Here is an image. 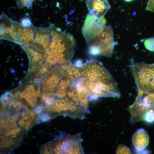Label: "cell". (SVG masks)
<instances>
[{
  "label": "cell",
  "mask_w": 154,
  "mask_h": 154,
  "mask_svg": "<svg viewBox=\"0 0 154 154\" xmlns=\"http://www.w3.org/2000/svg\"><path fill=\"white\" fill-rule=\"evenodd\" d=\"M49 43L45 62L53 67L71 62L74 54L75 40L70 33L51 24Z\"/></svg>",
  "instance_id": "cell-1"
},
{
  "label": "cell",
  "mask_w": 154,
  "mask_h": 154,
  "mask_svg": "<svg viewBox=\"0 0 154 154\" xmlns=\"http://www.w3.org/2000/svg\"><path fill=\"white\" fill-rule=\"evenodd\" d=\"M0 62L1 87L15 89L27 78L30 67L28 55L25 57L9 56L2 58Z\"/></svg>",
  "instance_id": "cell-2"
},
{
  "label": "cell",
  "mask_w": 154,
  "mask_h": 154,
  "mask_svg": "<svg viewBox=\"0 0 154 154\" xmlns=\"http://www.w3.org/2000/svg\"><path fill=\"white\" fill-rule=\"evenodd\" d=\"M115 42L112 27L108 25L88 45L89 53L93 55L111 57Z\"/></svg>",
  "instance_id": "cell-3"
},
{
  "label": "cell",
  "mask_w": 154,
  "mask_h": 154,
  "mask_svg": "<svg viewBox=\"0 0 154 154\" xmlns=\"http://www.w3.org/2000/svg\"><path fill=\"white\" fill-rule=\"evenodd\" d=\"M80 134L60 137L48 144L51 153L83 154Z\"/></svg>",
  "instance_id": "cell-4"
},
{
  "label": "cell",
  "mask_w": 154,
  "mask_h": 154,
  "mask_svg": "<svg viewBox=\"0 0 154 154\" xmlns=\"http://www.w3.org/2000/svg\"><path fill=\"white\" fill-rule=\"evenodd\" d=\"M131 68L138 89L144 91L154 79V64L136 63L133 64Z\"/></svg>",
  "instance_id": "cell-5"
},
{
  "label": "cell",
  "mask_w": 154,
  "mask_h": 154,
  "mask_svg": "<svg viewBox=\"0 0 154 154\" xmlns=\"http://www.w3.org/2000/svg\"><path fill=\"white\" fill-rule=\"evenodd\" d=\"M106 23L104 17L99 18L88 13L82 29V32L88 45L102 31Z\"/></svg>",
  "instance_id": "cell-6"
},
{
  "label": "cell",
  "mask_w": 154,
  "mask_h": 154,
  "mask_svg": "<svg viewBox=\"0 0 154 154\" xmlns=\"http://www.w3.org/2000/svg\"><path fill=\"white\" fill-rule=\"evenodd\" d=\"M50 112L53 116L62 114L81 119L85 117L86 112L81 107L69 103L64 98L56 99Z\"/></svg>",
  "instance_id": "cell-7"
},
{
  "label": "cell",
  "mask_w": 154,
  "mask_h": 154,
  "mask_svg": "<svg viewBox=\"0 0 154 154\" xmlns=\"http://www.w3.org/2000/svg\"><path fill=\"white\" fill-rule=\"evenodd\" d=\"M63 75L60 65L54 66L41 82L42 93L55 92Z\"/></svg>",
  "instance_id": "cell-8"
},
{
  "label": "cell",
  "mask_w": 154,
  "mask_h": 154,
  "mask_svg": "<svg viewBox=\"0 0 154 154\" xmlns=\"http://www.w3.org/2000/svg\"><path fill=\"white\" fill-rule=\"evenodd\" d=\"M22 46L29 58L30 67L29 73L45 62L47 56L46 51L39 50L32 45Z\"/></svg>",
  "instance_id": "cell-9"
},
{
  "label": "cell",
  "mask_w": 154,
  "mask_h": 154,
  "mask_svg": "<svg viewBox=\"0 0 154 154\" xmlns=\"http://www.w3.org/2000/svg\"><path fill=\"white\" fill-rule=\"evenodd\" d=\"M78 93L80 101V106L87 113L90 112L88 106L90 91L86 85L83 77L81 76L77 79L71 81Z\"/></svg>",
  "instance_id": "cell-10"
},
{
  "label": "cell",
  "mask_w": 154,
  "mask_h": 154,
  "mask_svg": "<svg viewBox=\"0 0 154 154\" xmlns=\"http://www.w3.org/2000/svg\"><path fill=\"white\" fill-rule=\"evenodd\" d=\"M86 3L89 13L99 18L104 17L111 8L107 0H86Z\"/></svg>",
  "instance_id": "cell-11"
},
{
  "label": "cell",
  "mask_w": 154,
  "mask_h": 154,
  "mask_svg": "<svg viewBox=\"0 0 154 154\" xmlns=\"http://www.w3.org/2000/svg\"><path fill=\"white\" fill-rule=\"evenodd\" d=\"M81 61H78L74 64L71 62L61 65L63 74L67 76L71 81L75 80L81 76Z\"/></svg>",
  "instance_id": "cell-12"
},
{
  "label": "cell",
  "mask_w": 154,
  "mask_h": 154,
  "mask_svg": "<svg viewBox=\"0 0 154 154\" xmlns=\"http://www.w3.org/2000/svg\"><path fill=\"white\" fill-rule=\"evenodd\" d=\"M132 141L136 150L138 151H141L148 145L149 142L148 134L144 129H138L133 135Z\"/></svg>",
  "instance_id": "cell-13"
},
{
  "label": "cell",
  "mask_w": 154,
  "mask_h": 154,
  "mask_svg": "<svg viewBox=\"0 0 154 154\" xmlns=\"http://www.w3.org/2000/svg\"><path fill=\"white\" fill-rule=\"evenodd\" d=\"M71 82L70 78L63 74L58 88L54 92L56 99L65 98Z\"/></svg>",
  "instance_id": "cell-14"
},
{
  "label": "cell",
  "mask_w": 154,
  "mask_h": 154,
  "mask_svg": "<svg viewBox=\"0 0 154 154\" xmlns=\"http://www.w3.org/2000/svg\"><path fill=\"white\" fill-rule=\"evenodd\" d=\"M64 98L69 103L75 106H80V101L77 92L71 82Z\"/></svg>",
  "instance_id": "cell-15"
},
{
  "label": "cell",
  "mask_w": 154,
  "mask_h": 154,
  "mask_svg": "<svg viewBox=\"0 0 154 154\" xmlns=\"http://www.w3.org/2000/svg\"><path fill=\"white\" fill-rule=\"evenodd\" d=\"M56 99L54 92L42 93L41 96L42 105L46 110L48 111Z\"/></svg>",
  "instance_id": "cell-16"
},
{
  "label": "cell",
  "mask_w": 154,
  "mask_h": 154,
  "mask_svg": "<svg viewBox=\"0 0 154 154\" xmlns=\"http://www.w3.org/2000/svg\"><path fill=\"white\" fill-rule=\"evenodd\" d=\"M141 121L149 123L154 122V105L149 107L141 116L137 121Z\"/></svg>",
  "instance_id": "cell-17"
},
{
  "label": "cell",
  "mask_w": 154,
  "mask_h": 154,
  "mask_svg": "<svg viewBox=\"0 0 154 154\" xmlns=\"http://www.w3.org/2000/svg\"><path fill=\"white\" fill-rule=\"evenodd\" d=\"M144 44L147 49L154 52V38H149L145 39L144 41Z\"/></svg>",
  "instance_id": "cell-18"
},
{
  "label": "cell",
  "mask_w": 154,
  "mask_h": 154,
  "mask_svg": "<svg viewBox=\"0 0 154 154\" xmlns=\"http://www.w3.org/2000/svg\"><path fill=\"white\" fill-rule=\"evenodd\" d=\"M116 154H131V152L129 148L127 146L121 144L119 145L117 148Z\"/></svg>",
  "instance_id": "cell-19"
},
{
  "label": "cell",
  "mask_w": 154,
  "mask_h": 154,
  "mask_svg": "<svg viewBox=\"0 0 154 154\" xmlns=\"http://www.w3.org/2000/svg\"><path fill=\"white\" fill-rule=\"evenodd\" d=\"M34 0H16L17 5L19 9H22L31 4Z\"/></svg>",
  "instance_id": "cell-20"
},
{
  "label": "cell",
  "mask_w": 154,
  "mask_h": 154,
  "mask_svg": "<svg viewBox=\"0 0 154 154\" xmlns=\"http://www.w3.org/2000/svg\"><path fill=\"white\" fill-rule=\"evenodd\" d=\"M145 10L154 12V0H148Z\"/></svg>",
  "instance_id": "cell-21"
},
{
  "label": "cell",
  "mask_w": 154,
  "mask_h": 154,
  "mask_svg": "<svg viewBox=\"0 0 154 154\" xmlns=\"http://www.w3.org/2000/svg\"><path fill=\"white\" fill-rule=\"evenodd\" d=\"M39 117L42 121L43 122L48 121L51 118V116L47 113H44L40 114Z\"/></svg>",
  "instance_id": "cell-22"
},
{
  "label": "cell",
  "mask_w": 154,
  "mask_h": 154,
  "mask_svg": "<svg viewBox=\"0 0 154 154\" xmlns=\"http://www.w3.org/2000/svg\"><path fill=\"white\" fill-rule=\"evenodd\" d=\"M22 25L25 27H29L31 26L32 23L30 19L28 18H24L21 20Z\"/></svg>",
  "instance_id": "cell-23"
},
{
  "label": "cell",
  "mask_w": 154,
  "mask_h": 154,
  "mask_svg": "<svg viewBox=\"0 0 154 154\" xmlns=\"http://www.w3.org/2000/svg\"><path fill=\"white\" fill-rule=\"evenodd\" d=\"M1 141V148L6 149L10 147L8 141L6 139L3 138V140Z\"/></svg>",
  "instance_id": "cell-24"
},
{
  "label": "cell",
  "mask_w": 154,
  "mask_h": 154,
  "mask_svg": "<svg viewBox=\"0 0 154 154\" xmlns=\"http://www.w3.org/2000/svg\"><path fill=\"white\" fill-rule=\"evenodd\" d=\"M44 108L42 105H38L35 108V112L37 114H38L42 112Z\"/></svg>",
  "instance_id": "cell-25"
},
{
  "label": "cell",
  "mask_w": 154,
  "mask_h": 154,
  "mask_svg": "<svg viewBox=\"0 0 154 154\" xmlns=\"http://www.w3.org/2000/svg\"><path fill=\"white\" fill-rule=\"evenodd\" d=\"M21 131L20 128L16 127L12 130L11 132L14 135H17Z\"/></svg>",
  "instance_id": "cell-26"
},
{
  "label": "cell",
  "mask_w": 154,
  "mask_h": 154,
  "mask_svg": "<svg viewBox=\"0 0 154 154\" xmlns=\"http://www.w3.org/2000/svg\"><path fill=\"white\" fill-rule=\"evenodd\" d=\"M23 121L25 125L28 124L31 122V120L29 116H25L23 119Z\"/></svg>",
  "instance_id": "cell-27"
},
{
  "label": "cell",
  "mask_w": 154,
  "mask_h": 154,
  "mask_svg": "<svg viewBox=\"0 0 154 154\" xmlns=\"http://www.w3.org/2000/svg\"><path fill=\"white\" fill-rule=\"evenodd\" d=\"M18 123L19 125L21 127H23L25 125V123L23 121V119H20Z\"/></svg>",
  "instance_id": "cell-28"
},
{
  "label": "cell",
  "mask_w": 154,
  "mask_h": 154,
  "mask_svg": "<svg viewBox=\"0 0 154 154\" xmlns=\"http://www.w3.org/2000/svg\"><path fill=\"white\" fill-rule=\"evenodd\" d=\"M19 114L18 113L15 114L14 116H13V117L15 119L16 121L17 120V119L19 118Z\"/></svg>",
  "instance_id": "cell-29"
},
{
  "label": "cell",
  "mask_w": 154,
  "mask_h": 154,
  "mask_svg": "<svg viewBox=\"0 0 154 154\" xmlns=\"http://www.w3.org/2000/svg\"><path fill=\"white\" fill-rule=\"evenodd\" d=\"M125 0L126 1H130L133 0Z\"/></svg>",
  "instance_id": "cell-30"
}]
</instances>
